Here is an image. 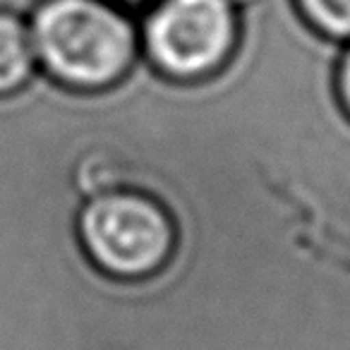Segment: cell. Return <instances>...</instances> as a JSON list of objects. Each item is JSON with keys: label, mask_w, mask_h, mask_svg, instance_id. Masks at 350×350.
Returning a JSON list of instances; mask_svg holds the SVG:
<instances>
[{"label": "cell", "mask_w": 350, "mask_h": 350, "mask_svg": "<svg viewBox=\"0 0 350 350\" xmlns=\"http://www.w3.org/2000/svg\"><path fill=\"white\" fill-rule=\"evenodd\" d=\"M29 36L41 72L77 92L113 87L137 63L135 27L106 0H44Z\"/></svg>", "instance_id": "1"}, {"label": "cell", "mask_w": 350, "mask_h": 350, "mask_svg": "<svg viewBox=\"0 0 350 350\" xmlns=\"http://www.w3.org/2000/svg\"><path fill=\"white\" fill-rule=\"evenodd\" d=\"M84 252L103 273L122 281L159 273L175 250L173 214L139 190H103L77 211Z\"/></svg>", "instance_id": "2"}, {"label": "cell", "mask_w": 350, "mask_h": 350, "mask_svg": "<svg viewBox=\"0 0 350 350\" xmlns=\"http://www.w3.org/2000/svg\"><path fill=\"white\" fill-rule=\"evenodd\" d=\"M235 34L230 0H161L144 22V49L161 75L195 82L224 68Z\"/></svg>", "instance_id": "3"}, {"label": "cell", "mask_w": 350, "mask_h": 350, "mask_svg": "<svg viewBox=\"0 0 350 350\" xmlns=\"http://www.w3.org/2000/svg\"><path fill=\"white\" fill-rule=\"evenodd\" d=\"M29 27L10 12H0V96L15 94L36 72Z\"/></svg>", "instance_id": "4"}, {"label": "cell", "mask_w": 350, "mask_h": 350, "mask_svg": "<svg viewBox=\"0 0 350 350\" xmlns=\"http://www.w3.org/2000/svg\"><path fill=\"white\" fill-rule=\"evenodd\" d=\"M317 29L334 36H350V0H297Z\"/></svg>", "instance_id": "5"}, {"label": "cell", "mask_w": 350, "mask_h": 350, "mask_svg": "<svg viewBox=\"0 0 350 350\" xmlns=\"http://www.w3.org/2000/svg\"><path fill=\"white\" fill-rule=\"evenodd\" d=\"M343 84H345V96H348V101H350V55H348V60H345V72H343Z\"/></svg>", "instance_id": "6"}, {"label": "cell", "mask_w": 350, "mask_h": 350, "mask_svg": "<svg viewBox=\"0 0 350 350\" xmlns=\"http://www.w3.org/2000/svg\"><path fill=\"white\" fill-rule=\"evenodd\" d=\"M125 3H139V0H125Z\"/></svg>", "instance_id": "7"}]
</instances>
